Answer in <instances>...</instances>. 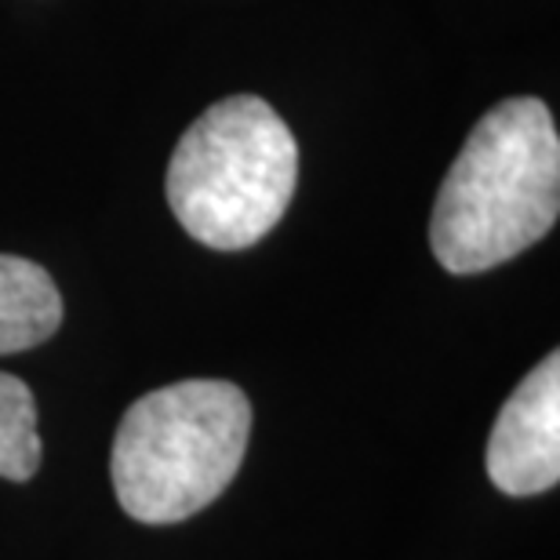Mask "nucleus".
<instances>
[{
	"instance_id": "f257e3e1",
	"label": "nucleus",
	"mask_w": 560,
	"mask_h": 560,
	"mask_svg": "<svg viewBox=\"0 0 560 560\" xmlns=\"http://www.w3.org/2000/svg\"><path fill=\"white\" fill-rule=\"evenodd\" d=\"M560 215V139L539 98H506L469 131L430 219L447 273L469 277L539 244Z\"/></svg>"
},
{
	"instance_id": "f03ea898",
	"label": "nucleus",
	"mask_w": 560,
	"mask_h": 560,
	"mask_svg": "<svg viewBox=\"0 0 560 560\" xmlns=\"http://www.w3.org/2000/svg\"><path fill=\"white\" fill-rule=\"evenodd\" d=\"M252 405L222 378H186L139 397L117 425V499L139 524H178L211 506L244 463Z\"/></svg>"
},
{
	"instance_id": "7ed1b4c3",
	"label": "nucleus",
	"mask_w": 560,
	"mask_h": 560,
	"mask_svg": "<svg viewBox=\"0 0 560 560\" xmlns=\"http://www.w3.org/2000/svg\"><path fill=\"white\" fill-rule=\"evenodd\" d=\"M299 145L259 95H230L178 139L164 175L175 219L215 252H241L270 233L295 194Z\"/></svg>"
},
{
	"instance_id": "20e7f679",
	"label": "nucleus",
	"mask_w": 560,
	"mask_h": 560,
	"mask_svg": "<svg viewBox=\"0 0 560 560\" xmlns=\"http://www.w3.org/2000/svg\"><path fill=\"white\" fill-rule=\"evenodd\" d=\"M488 477L502 495L528 499L560 480V357L550 353L513 389L488 436Z\"/></svg>"
},
{
	"instance_id": "39448f33",
	"label": "nucleus",
	"mask_w": 560,
	"mask_h": 560,
	"mask_svg": "<svg viewBox=\"0 0 560 560\" xmlns=\"http://www.w3.org/2000/svg\"><path fill=\"white\" fill-rule=\"evenodd\" d=\"M62 324V299L48 270L0 255V357L48 342Z\"/></svg>"
},
{
	"instance_id": "423d86ee",
	"label": "nucleus",
	"mask_w": 560,
	"mask_h": 560,
	"mask_svg": "<svg viewBox=\"0 0 560 560\" xmlns=\"http://www.w3.org/2000/svg\"><path fill=\"white\" fill-rule=\"evenodd\" d=\"M40 469L37 400L22 378L0 372V477L30 480Z\"/></svg>"
}]
</instances>
